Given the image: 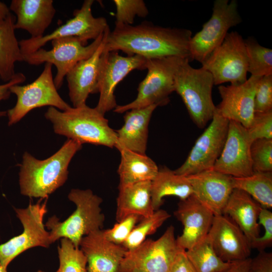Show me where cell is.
<instances>
[{"mask_svg": "<svg viewBox=\"0 0 272 272\" xmlns=\"http://www.w3.org/2000/svg\"><path fill=\"white\" fill-rule=\"evenodd\" d=\"M190 30L164 27L143 22L137 25L115 26L107 35L104 49L122 51L127 56L139 55L147 59L176 56L191 61Z\"/></svg>", "mask_w": 272, "mask_h": 272, "instance_id": "cell-1", "label": "cell"}, {"mask_svg": "<svg viewBox=\"0 0 272 272\" xmlns=\"http://www.w3.org/2000/svg\"><path fill=\"white\" fill-rule=\"evenodd\" d=\"M82 147L67 139L55 154L42 160L25 152L19 174L21 194L43 199L63 185L67 179L69 164Z\"/></svg>", "mask_w": 272, "mask_h": 272, "instance_id": "cell-2", "label": "cell"}, {"mask_svg": "<svg viewBox=\"0 0 272 272\" xmlns=\"http://www.w3.org/2000/svg\"><path fill=\"white\" fill-rule=\"evenodd\" d=\"M53 124L55 133L82 145L91 144L115 147L117 133L109 125L104 115L87 105L59 111L49 107L44 114Z\"/></svg>", "mask_w": 272, "mask_h": 272, "instance_id": "cell-3", "label": "cell"}, {"mask_svg": "<svg viewBox=\"0 0 272 272\" xmlns=\"http://www.w3.org/2000/svg\"><path fill=\"white\" fill-rule=\"evenodd\" d=\"M68 198L76 206L74 213L63 222L53 216L48 219L45 226L50 230L52 243L60 238H66L79 247L83 237L102 228L105 217L100 205L103 200L90 189H72Z\"/></svg>", "mask_w": 272, "mask_h": 272, "instance_id": "cell-4", "label": "cell"}, {"mask_svg": "<svg viewBox=\"0 0 272 272\" xmlns=\"http://www.w3.org/2000/svg\"><path fill=\"white\" fill-rule=\"evenodd\" d=\"M184 59L174 76V91L181 98L190 118L199 128L212 119L216 106L212 96L213 77L200 67L195 69Z\"/></svg>", "mask_w": 272, "mask_h": 272, "instance_id": "cell-5", "label": "cell"}, {"mask_svg": "<svg viewBox=\"0 0 272 272\" xmlns=\"http://www.w3.org/2000/svg\"><path fill=\"white\" fill-rule=\"evenodd\" d=\"M184 59L187 58L170 56L147 59V74L139 85L137 97L129 103L117 105L113 111L123 113L151 105L167 104L169 95L174 91L175 74Z\"/></svg>", "mask_w": 272, "mask_h": 272, "instance_id": "cell-6", "label": "cell"}, {"mask_svg": "<svg viewBox=\"0 0 272 272\" xmlns=\"http://www.w3.org/2000/svg\"><path fill=\"white\" fill-rule=\"evenodd\" d=\"M104 33L88 45L77 37L54 39L51 41V49L41 48L23 55V61L33 65L46 62L54 65L57 72L54 83L58 90L62 86L64 79L71 69L78 62L89 58L94 53L103 40Z\"/></svg>", "mask_w": 272, "mask_h": 272, "instance_id": "cell-7", "label": "cell"}, {"mask_svg": "<svg viewBox=\"0 0 272 272\" xmlns=\"http://www.w3.org/2000/svg\"><path fill=\"white\" fill-rule=\"evenodd\" d=\"M52 64L45 63L38 78L26 85H15L10 90L17 97L15 105L7 111L9 126L19 122L29 112L36 108L49 106L66 111L71 107L60 96L52 75Z\"/></svg>", "mask_w": 272, "mask_h": 272, "instance_id": "cell-8", "label": "cell"}, {"mask_svg": "<svg viewBox=\"0 0 272 272\" xmlns=\"http://www.w3.org/2000/svg\"><path fill=\"white\" fill-rule=\"evenodd\" d=\"M212 75L214 85L243 83L247 80L248 57L244 39L236 31L228 32L223 42L201 63Z\"/></svg>", "mask_w": 272, "mask_h": 272, "instance_id": "cell-9", "label": "cell"}, {"mask_svg": "<svg viewBox=\"0 0 272 272\" xmlns=\"http://www.w3.org/2000/svg\"><path fill=\"white\" fill-rule=\"evenodd\" d=\"M42 198L35 204L30 202L25 209H15L21 221L23 232L6 242L0 244V265L7 268L9 264L17 256L32 247H48L52 244L49 232L45 229L43 219L47 212V200Z\"/></svg>", "mask_w": 272, "mask_h": 272, "instance_id": "cell-10", "label": "cell"}, {"mask_svg": "<svg viewBox=\"0 0 272 272\" xmlns=\"http://www.w3.org/2000/svg\"><path fill=\"white\" fill-rule=\"evenodd\" d=\"M238 7L236 0L214 1L211 18L190 39L191 61L196 60L201 64L223 42L229 29L242 22Z\"/></svg>", "mask_w": 272, "mask_h": 272, "instance_id": "cell-11", "label": "cell"}, {"mask_svg": "<svg viewBox=\"0 0 272 272\" xmlns=\"http://www.w3.org/2000/svg\"><path fill=\"white\" fill-rule=\"evenodd\" d=\"M183 250L177 245L174 227L170 226L158 239H146L136 248L127 250L121 272H131L134 269L170 272L177 255Z\"/></svg>", "mask_w": 272, "mask_h": 272, "instance_id": "cell-12", "label": "cell"}, {"mask_svg": "<svg viewBox=\"0 0 272 272\" xmlns=\"http://www.w3.org/2000/svg\"><path fill=\"white\" fill-rule=\"evenodd\" d=\"M93 0H85L80 9L75 10L74 17L49 34L39 38L24 39L19 41L23 55L42 48L52 40L66 37H77L88 43L103 34L109 27L105 18L95 17L92 12Z\"/></svg>", "mask_w": 272, "mask_h": 272, "instance_id": "cell-13", "label": "cell"}, {"mask_svg": "<svg viewBox=\"0 0 272 272\" xmlns=\"http://www.w3.org/2000/svg\"><path fill=\"white\" fill-rule=\"evenodd\" d=\"M147 59L139 55L123 56L118 51L104 48L101 54L98 78L99 98L95 108L104 115L117 106L114 91L117 85L131 71L146 70Z\"/></svg>", "mask_w": 272, "mask_h": 272, "instance_id": "cell-14", "label": "cell"}, {"mask_svg": "<svg viewBox=\"0 0 272 272\" xmlns=\"http://www.w3.org/2000/svg\"><path fill=\"white\" fill-rule=\"evenodd\" d=\"M211 120L197 139L185 162L174 171L176 174L188 176L213 169L226 142L229 120L217 109Z\"/></svg>", "mask_w": 272, "mask_h": 272, "instance_id": "cell-15", "label": "cell"}, {"mask_svg": "<svg viewBox=\"0 0 272 272\" xmlns=\"http://www.w3.org/2000/svg\"><path fill=\"white\" fill-rule=\"evenodd\" d=\"M252 142L247 128L237 122L229 121L226 142L213 169L233 177L252 175L250 148Z\"/></svg>", "mask_w": 272, "mask_h": 272, "instance_id": "cell-16", "label": "cell"}, {"mask_svg": "<svg viewBox=\"0 0 272 272\" xmlns=\"http://www.w3.org/2000/svg\"><path fill=\"white\" fill-rule=\"evenodd\" d=\"M260 77L251 76L243 83L220 86L221 102L216 109L229 121H234L248 128L254 115V97Z\"/></svg>", "mask_w": 272, "mask_h": 272, "instance_id": "cell-17", "label": "cell"}, {"mask_svg": "<svg viewBox=\"0 0 272 272\" xmlns=\"http://www.w3.org/2000/svg\"><path fill=\"white\" fill-rule=\"evenodd\" d=\"M208 236L216 253L224 261L243 260L250 255L249 241L227 215L214 216Z\"/></svg>", "mask_w": 272, "mask_h": 272, "instance_id": "cell-18", "label": "cell"}, {"mask_svg": "<svg viewBox=\"0 0 272 272\" xmlns=\"http://www.w3.org/2000/svg\"><path fill=\"white\" fill-rule=\"evenodd\" d=\"M193 195L214 216L223 214L234 189L233 177L214 169L187 176Z\"/></svg>", "mask_w": 272, "mask_h": 272, "instance_id": "cell-19", "label": "cell"}, {"mask_svg": "<svg viewBox=\"0 0 272 272\" xmlns=\"http://www.w3.org/2000/svg\"><path fill=\"white\" fill-rule=\"evenodd\" d=\"M174 214L183 226L182 234L176 239L178 246L185 251L207 237L214 217L212 212L193 195L180 200Z\"/></svg>", "mask_w": 272, "mask_h": 272, "instance_id": "cell-20", "label": "cell"}, {"mask_svg": "<svg viewBox=\"0 0 272 272\" xmlns=\"http://www.w3.org/2000/svg\"><path fill=\"white\" fill-rule=\"evenodd\" d=\"M109 31V27H108L104 32L102 42L94 53L89 58L78 62L65 76L69 95L73 107L86 105L89 95L98 93L97 83L101 57Z\"/></svg>", "mask_w": 272, "mask_h": 272, "instance_id": "cell-21", "label": "cell"}, {"mask_svg": "<svg viewBox=\"0 0 272 272\" xmlns=\"http://www.w3.org/2000/svg\"><path fill=\"white\" fill-rule=\"evenodd\" d=\"M80 247L87 260L88 272H121L127 250L121 245L108 240L103 230L83 237Z\"/></svg>", "mask_w": 272, "mask_h": 272, "instance_id": "cell-22", "label": "cell"}, {"mask_svg": "<svg viewBox=\"0 0 272 272\" xmlns=\"http://www.w3.org/2000/svg\"><path fill=\"white\" fill-rule=\"evenodd\" d=\"M9 9L15 15V29L27 31L31 38L44 35L56 13L52 0H12Z\"/></svg>", "mask_w": 272, "mask_h": 272, "instance_id": "cell-23", "label": "cell"}, {"mask_svg": "<svg viewBox=\"0 0 272 272\" xmlns=\"http://www.w3.org/2000/svg\"><path fill=\"white\" fill-rule=\"evenodd\" d=\"M157 107L156 105H151L125 112L123 125L115 130L117 143L115 148L117 149L124 148L146 155L149 124L152 114Z\"/></svg>", "mask_w": 272, "mask_h": 272, "instance_id": "cell-24", "label": "cell"}, {"mask_svg": "<svg viewBox=\"0 0 272 272\" xmlns=\"http://www.w3.org/2000/svg\"><path fill=\"white\" fill-rule=\"evenodd\" d=\"M262 207L246 192L234 188L224 209L244 233L250 243L259 237L258 216Z\"/></svg>", "mask_w": 272, "mask_h": 272, "instance_id": "cell-25", "label": "cell"}, {"mask_svg": "<svg viewBox=\"0 0 272 272\" xmlns=\"http://www.w3.org/2000/svg\"><path fill=\"white\" fill-rule=\"evenodd\" d=\"M151 187V181L118 185L115 215L117 222L131 215L143 218L154 213Z\"/></svg>", "mask_w": 272, "mask_h": 272, "instance_id": "cell-26", "label": "cell"}, {"mask_svg": "<svg viewBox=\"0 0 272 272\" xmlns=\"http://www.w3.org/2000/svg\"><path fill=\"white\" fill-rule=\"evenodd\" d=\"M120 162L117 173L119 185H126L140 182L152 181L159 168L156 163L146 155L134 152L124 148L117 149Z\"/></svg>", "mask_w": 272, "mask_h": 272, "instance_id": "cell-27", "label": "cell"}, {"mask_svg": "<svg viewBox=\"0 0 272 272\" xmlns=\"http://www.w3.org/2000/svg\"><path fill=\"white\" fill-rule=\"evenodd\" d=\"M151 193L152 206L155 211L160 209L164 197L172 195L184 200L193 194V190L187 176L177 174L164 167L159 169L151 181Z\"/></svg>", "mask_w": 272, "mask_h": 272, "instance_id": "cell-28", "label": "cell"}, {"mask_svg": "<svg viewBox=\"0 0 272 272\" xmlns=\"http://www.w3.org/2000/svg\"><path fill=\"white\" fill-rule=\"evenodd\" d=\"M16 17L12 13L0 22V79L7 83L15 76V63L23 61L19 41L15 35Z\"/></svg>", "mask_w": 272, "mask_h": 272, "instance_id": "cell-29", "label": "cell"}, {"mask_svg": "<svg viewBox=\"0 0 272 272\" xmlns=\"http://www.w3.org/2000/svg\"><path fill=\"white\" fill-rule=\"evenodd\" d=\"M233 180L234 188L246 192L262 208H272V172H253L248 176L233 177Z\"/></svg>", "mask_w": 272, "mask_h": 272, "instance_id": "cell-30", "label": "cell"}, {"mask_svg": "<svg viewBox=\"0 0 272 272\" xmlns=\"http://www.w3.org/2000/svg\"><path fill=\"white\" fill-rule=\"evenodd\" d=\"M185 253L196 272H222L232 263L224 261L218 256L208 235Z\"/></svg>", "mask_w": 272, "mask_h": 272, "instance_id": "cell-31", "label": "cell"}, {"mask_svg": "<svg viewBox=\"0 0 272 272\" xmlns=\"http://www.w3.org/2000/svg\"><path fill=\"white\" fill-rule=\"evenodd\" d=\"M248 57V72L262 77L272 75V50L251 37L244 39Z\"/></svg>", "mask_w": 272, "mask_h": 272, "instance_id": "cell-32", "label": "cell"}, {"mask_svg": "<svg viewBox=\"0 0 272 272\" xmlns=\"http://www.w3.org/2000/svg\"><path fill=\"white\" fill-rule=\"evenodd\" d=\"M170 217L167 211L159 209L150 216L142 218L121 245L127 250L136 248L146 240L148 236L156 232Z\"/></svg>", "mask_w": 272, "mask_h": 272, "instance_id": "cell-33", "label": "cell"}, {"mask_svg": "<svg viewBox=\"0 0 272 272\" xmlns=\"http://www.w3.org/2000/svg\"><path fill=\"white\" fill-rule=\"evenodd\" d=\"M58 254L59 266L56 272H88L86 256L69 239L61 238Z\"/></svg>", "mask_w": 272, "mask_h": 272, "instance_id": "cell-34", "label": "cell"}, {"mask_svg": "<svg viewBox=\"0 0 272 272\" xmlns=\"http://www.w3.org/2000/svg\"><path fill=\"white\" fill-rule=\"evenodd\" d=\"M116 8L115 26L132 25L136 16L145 18L149 10L143 0H114Z\"/></svg>", "mask_w": 272, "mask_h": 272, "instance_id": "cell-35", "label": "cell"}, {"mask_svg": "<svg viewBox=\"0 0 272 272\" xmlns=\"http://www.w3.org/2000/svg\"><path fill=\"white\" fill-rule=\"evenodd\" d=\"M250 156L253 172H272V139L253 141Z\"/></svg>", "mask_w": 272, "mask_h": 272, "instance_id": "cell-36", "label": "cell"}, {"mask_svg": "<svg viewBox=\"0 0 272 272\" xmlns=\"http://www.w3.org/2000/svg\"><path fill=\"white\" fill-rule=\"evenodd\" d=\"M141 219L136 215H129L115 224L112 228L103 230L104 235L110 242L122 245Z\"/></svg>", "mask_w": 272, "mask_h": 272, "instance_id": "cell-37", "label": "cell"}, {"mask_svg": "<svg viewBox=\"0 0 272 272\" xmlns=\"http://www.w3.org/2000/svg\"><path fill=\"white\" fill-rule=\"evenodd\" d=\"M247 129L252 141L261 139H272V110L255 112L251 124Z\"/></svg>", "mask_w": 272, "mask_h": 272, "instance_id": "cell-38", "label": "cell"}, {"mask_svg": "<svg viewBox=\"0 0 272 272\" xmlns=\"http://www.w3.org/2000/svg\"><path fill=\"white\" fill-rule=\"evenodd\" d=\"M272 110V75L260 77L254 97V112L261 113Z\"/></svg>", "mask_w": 272, "mask_h": 272, "instance_id": "cell-39", "label": "cell"}, {"mask_svg": "<svg viewBox=\"0 0 272 272\" xmlns=\"http://www.w3.org/2000/svg\"><path fill=\"white\" fill-rule=\"evenodd\" d=\"M258 224L262 225L264 229L262 236L256 238L250 243L251 248L258 251H263L272 244V213L269 209L262 207L259 216Z\"/></svg>", "mask_w": 272, "mask_h": 272, "instance_id": "cell-40", "label": "cell"}, {"mask_svg": "<svg viewBox=\"0 0 272 272\" xmlns=\"http://www.w3.org/2000/svg\"><path fill=\"white\" fill-rule=\"evenodd\" d=\"M250 272H272L271 252L259 251L254 258H251Z\"/></svg>", "mask_w": 272, "mask_h": 272, "instance_id": "cell-41", "label": "cell"}, {"mask_svg": "<svg viewBox=\"0 0 272 272\" xmlns=\"http://www.w3.org/2000/svg\"><path fill=\"white\" fill-rule=\"evenodd\" d=\"M26 76L22 73H17L10 81L0 84V102L8 99L12 94L10 89L15 85H19L25 81ZM7 115V111H0V117Z\"/></svg>", "mask_w": 272, "mask_h": 272, "instance_id": "cell-42", "label": "cell"}, {"mask_svg": "<svg viewBox=\"0 0 272 272\" xmlns=\"http://www.w3.org/2000/svg\"><path fill=\"white\" fill-rule=\"evenodd\" d=\"M185 250L177 255L170 272H196L187 259Z\"/></svg>", "mask_w": 272, "mask_h": 272, "instance_id": "cell-43", "label": "cell"}, {"mask_svg": "<svg viewBox=\"0 0 272 272\" xmlns=\"http://www.w3.org/2000/svg\"><path fill=\"white\" fill-rule=\"evenodd\" d=\"M251 258L232 262L230 266L222 272H250Z\"/></svg>", "mask_w": 272, "mask_h": 272, "instance_id": "cell-44", "label": "cell"}, {"mask_svg": "<svg viewBox=\"0 0 272 272\" xmlns=\"http://www.w3.org/2000/svg\"><path fill=\"white\" fill-rule=\"evenodd\" d=\"M11 13L9 7L5 3L0 2V22L6 19Z\"/></svg>", "mask_w": 272, "mask_h": 272, "instance_id": "cell-45", "label": "cell"}, {"mask_svg": "<svg viewBox=\"0 0 272 272\" xmlns=\"http://www.w3.org/2000/svg\"><path fill=\"white\" fill-rule=\"evenodd\" d=\"M131 272H146L144 270L138 269H134L132 270Z\"/></svg>", "mask_w": 272, "mask_h": 272, "instance_id": "cell-46", "label": "cell"}, {"mask_svg": "<svg viewBox=\"0 0 272 272\" xmlns=\"http://www.w3.org/2000/svg\"><path fill=\"white\" fill-rule=\"evenodd\" d=\"M0 272H7V270L0 265Z\"/></svg>", "mask_w": 272, "mask_h": 272, "instance_id": "cell-47", "label": "cell"}, {"mask_svg": "<svg viewBox=\"0 0 272 272\" xmlns=\"http://www.w3.org/2000/svg\"><path fill=\"white\" fill-rule=\"evenodd\" d=\"M36 272H45V271H42V270H38V271H36Z\"/></svg>", "mask_w": 272, "mask_h": 272, "instance_id": "cell-48", "label": "cell"}]
</instances>
